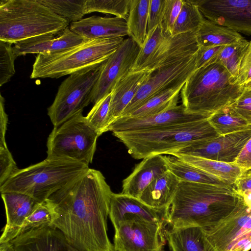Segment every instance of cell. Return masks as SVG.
Returning <instances> with one entry per match:
<instances>
[{
	"mask_svg": "<svg viewBox=\"0 0 251 251\" xmlns=\"http://www.w3.org/2000/svg\"><path fill=\"white\" fill-rule=\"evenodd\" d=\"M232 187L236 194L246 203L251 204V170L243 172Z\"/></svg>",
	"mask_w": 251,
	"mask_h": 251,
	"instance_id": "43",
	"label": "cell"
},
{
	"mask_svg": "<svg viewBox=\"0 0 251 251\" xmlns=\"http://www.w3.org/2000/svg\"><path fill=\"white\" fill-rule=\"evenodd\" d=\"M166 0H151L148 24V32L153 29L162 22Z\"/></svg>",
	"mask_w": 251,
	"mask_h": 251,
	"instance_id": "44",
	"label": "cell"
},
{
	"mask_svg": "<svg viewBox=\"0 0 251 251\" xmlns=\"http://www.w3.org/2000/svg\"><path fill=\"white\" fill-rule=\"evenodd\" d=\"M234 163L243 172L251 170V138L246 143Z\"/></svg>",
	"mask_w": 251,
	"mask_h": 251,
	"instance_id": "47",
	"label": "cell"
},
{
	"mask_svg": "<svg viewBox=\"0 0 251 251\" xmlns=\"http://www.w3.org/2000/svg\"><path fill=\"white\" fill-rule=\"evenodd\" d=\"M89 169L84 163L47 157L37 164L18 169L0 186V192L25 194L41 203Z\"/></svg>",
	"mask_w": 251,
	"mask_h": 251,
	"instance_id": "5",
	"label": "cell"
},
{
	"mask_svg": "<svg viewBox=\"0 0 251 251\" xmlns=\"http://www.w3.org/2000/svg\"><path fill=\"white\" fill-rule=\"evenodd\" d=\"M5 206L6 223L0 243L9 242L19 236L27 217L40 203L31 196L16 192L1 193Z\"/></svg>",
	"mask_w": 251,
	"mask_h": 251,
	"instance_id": "18",
	"label": "cell"
},
{
	"mask_svg": "<svg viewBox=\"0 0 251 251\" xmlns=\"http://www.w3.org/2000/svg\"><path fill=\"white\" fill-rule=\"evenodd\" d=\"M111 93L94 104L85 117L88 124L99 136L108 131V114Z\"/></svg>",
	"mask_w": 251,
	"mask_h": 251,
	"instance_id": "38",
	"label": "cell"
},
{
	"mask_svg": "<svg viewBox=\"0 0 251 251\" xmlns=\"http://www.w3.org/2000/svg\"><path fill=\"white\" fill-rule=\"evenodd\" d=\"M207 20L251 35V0H191Z\"/></svg>",
	"mask_w": 251,
	"mask_h": 251,
	"instance_id": "14",
	"label": "cell"
},
{
	"mask_svg": "<svg viewBox=\"0 0 251 251\" xmlns=\"http://www.w3.org/2000/svg\"><path fill=\"white\" fill-rule=\"evenodd\" d=\"M210 115L191 113L187 111L182 104L177 105L149 117L119 118L110 125L108 131L114 133L156 130L207 119Z\"/></svg>",
	"mask_w": 251,
	"mask_h": 251,
	"instance_id": "16",
	"label": "cell"
},
{
	"mask_svg": "<svg viewBox=\"0 0 251 251\" xmlns=\"http://www.w3.org/2000/svg\"><path fill=\"white\" fill-rule=\"evenodd\" d=\"M168 170L167 156L147 157L138 164L133 172L123 180L121 193L139 199L154 180Z\"/></svg>",
	"mask_w": 251,
	"mask_h": 251,
	"instance_id": "19",
	"label": "cell"
},
{
	"mask_svg": "<svg viewBox=\"0 0 251 251\" xmlns=\"http://www.w3.org/2000/svg\"><path fill=\"white\" fill-rule=\"evenodd\" d=\"M169 170L180 180L218 186H232L222 179L176 156H167Z\"/></svg>",
	"mask_w": 251,
	"mask_h": 251,
	"instance_id": "29",
	"label": "cell"
},
{
	"mask_svg": "<svg viewBox=\"0 0 251 251\" xmlns=\"http://www.w3.org/2000/svg\"><path fill=\"white\" fill-rule=\"evenodd\" d=\"M184 85L169 89L152 97L127 117L140 118L149 117L177 105L179 95Z\"/></svg>",
	"mask_w": 251,
	"mask_h": 251,
	"instance_id": "31",
	"label": "cell"
},
{
	"mask_svg": "<svg viewBox=\"0 0 251 251\" xmlns=\"http://www.w3.org/2000/svg\"><path fill=\"white\" fill-rule=\"evenodd\" d=\"M166 238L172 251H219L200 226L171 228Z\"/></svg>",
	"mask_w": 251,
	"mask_h": 251,
	"instance_id": "25",
	"label": "cell"
},
{
	"mask_svg": "<svg viewBox=\"0 0 251 251\" xmlns=\"http://www.w3.org/2000/svg\"><path fill=\"white\" fill-rule=\"evenodd\" d=\"M72 31L86 40L113 39L128 36L126 20L92 16L70 24Z\"/></svg>",
	"mask_w": 251,
	"mask_h": 251,
	"instance_id": "21",
	"label": "cell"
},
{
	"mask_svg": "<svg viewBox=\"0 0 251 251\" xmlns=\"http://www.w3.org/2000/svg\"><path fill=\"white\" fill-rule=\"evenodd\" d=\"M83 111L54 126L47 141V157L92 162L98 134L88 124Z\"/></svg>",
	"mask_w": 251,
	"mask_h": 251,
	"instance_id": "8",
	"label": "cell"
},
{
	"mask_svg": "<svg viewBox=\"0 0 251 251\" xmlns=\"http://www.w3.org/2000/svg\"><path fill=\"white\" fill-rule=\"evenodd\" d=\"M223 47H199L196 53V70L213 63L215 57Z\"/></svg>",
	"mask_w": 251,
	"mask_h": 251,
	"instance_id": "46",
	"label": "cell"
},
{
	"mask_svg": "<svg viewBox=\"0 0 251 251\" xmlns=\"http://www.w3.org/2000/svg\"><path fill=\"white\" fill-rule=\"evenodd\" d=\"M204 17L191 0H183V4L173 26L172 36L189 32H197Z\"/></svg>",
	"mask_w": 251,
	"mask_h": 251,
	"instance_id": "34",
	"label": "cell"
},
{
	"mask_svg": "<svg viewBox=\"0 0 251 251\" xmlns=\"http://www.w3.org/2000/svg\"><path fill=\"white\" fill-rule=\"evenodd\" d=\"M136 159L163 154L171 155L195 142L219 135L208 119L164 128L134 132H114Z\"/></svg>",
	"mask_w": 251,
	"mask_h": 251,
	"instance_id": "4",
	"label": "cell"
},
{
	"mask_svg": "<svg viewBox=\"0 0 251 251\" xmlns=\"http://www.w3.org/2000/svg\"><path fill=\"white\" fill-rule=\"evenodd\" d=\"M249 44V41L244 39L240 43L224 46L213 63L223 66L236 80Z\"/></svg>",
	"mask_w": 251,
	"mask_h": 251,
	"instance_id": "33",
	"label": "cell"
},
{
	"mask_svg": "<svg viewBox=\"0 0 251 251\" xmlns=\"http://www.w3.org/2000/svg\"><path fill=\"white\" fill-rule=\"evenodd\" d=\"M244 87H248L251 88V82L248 83L246 85H245Z\"/></svg>",
	"mask_w": 251,
	"mask_h": 251,
	"instance_id": "50",
	"label": "cell"
},
{
	"mask_svg": "<svg viewBox=\"0 0 251 251\" xmlns=\"http://www.w3.org/2000/svg\"><path fill=\"white\" fill-rule=\"evenodd\" d=\"M239 200L232 186L180 180L165 222L171 228L197 226L206 229L228 217Z\"/></svg>",
	"mask_w": 251,
	"mask_h": 251,
	"instance_id": "2",
	"label": "cell"
},
{
	"mask_svg": "<svg viewBox=\"0 0 251 251\" xmlns=\"http://www.w3.org/2000/svg\"><path fill=\"white\" fill-rule=\"evenodd\" d=\"M164 227L137 216H126L114 227V251H161Z\"/></svg>",
	"mask_w": 251,
	"mask_h": 251,
	"instance_id": "12",
	"label": "cell"
},
{
	"mask_svg": "<svg viewBox=\"0 0 251 251\" xmlns=\"http://www.w3.org/2000/svg\"><path fill=\"white\" fill-rule=\"evenodd\" d=\"M130 37L124 39L117 50L104 62L90 95L94 105L110 94L116 84L130 72L140 50Z\"/></svg>",
	"mask_w": 251,
	"mask_h": 251,
	"instance_id": "13",
	"label": "cell"
},
{
	"mask_svg": "<svg viewBox=\"0 0 251 251\" xmlns=\"http://www.w3.org/2000/svg\"><path fill=\"white\" fill-rule=\"evenodd\" d=\"M171 37L170 34L163 30L160 25L148 32L130 72L146 70L166 47Z\"/></svg>",
	"mask_w": 251,
	"mask_h": 251,
	"instance_id": "28",
	"label": "cell"
},
{
	"mask_svg": "<svg viewBox=\"0 0 251 251\" xmlns=\"http://www.w3.org/2000/svg\"><path fill=\"white\" fill-rule=\"evenodd\" d=\"M163 251V250H162V251Z\"/></svg>",
	"mask_w": 251,
	"mask_h": 251,
	"instance_id": "51",
	"label": "cell"
},
{
	"mask_svg": "<svg viewBox=\"0 0 251 251\" xmlns=\"http://www.w3.org/2000/svg\"><path fill=\"white\" fill-rule=\"evenodd\" d=\"M196 70V53L176 56L161 60L151 71L147 80L124 110L120 118L128 116L159 93L184 84Z\"/></svg>",
	"mask_w": 251,
	"mask_h": 251,
	"instance_id": "10",
	"label": "cell"
},
{
	"mask_svg": "<svg viewBox=\"0 0 251 251\" xmlns=\"http://www.w3.org/2000/svg\"><path fill=\"white\" fill-rule=\"evenodd\" d=\"M124 40L123 37L88 40L60 51L37 54L30 78H57L103 62Z\"/></svg>",
	"mask_w": 251,
	"mask_h": 251,
	"instance_id": "7",
	"label": "cell"
},
{
	"mask_svg": "<svg viewBox=\"0 0 251 251\" xmlns=\"http://www.w3.org/2000/svg\"><path fill=\"white\" fill-rule=\"evenodd\" d=\"M103 63L74 73L61 83L53 102L48 108V115L54 126L83 111L91 102L90 95Z\"/></svg>",
	"mask_w": 251,
	"mask_h": 251,
	"instance_id": "9",
	"label": "cell"
},
{
	"mask_svg": "<svg viewBox=\"0 0 251 251\" xmlns=\"http://www.w3.org/2000/svg\"><path fill=\"white\" fill-rule=\"evenodd\" d=\"M38 0L55 14L71 23L82 20L85 15L84 8L86 0Z\"/></svg>",
	"mask_w": 251,
	"mask_h": 251,
	"instance_id": "35",
	"label": "cell"
},
{
	"mask_svg": "<svg viewBox=\"0 0 251 251\" xmlns=\"http://www.w3.org/2000/svg\"><path fill=\"white\" fill-rule=\"evenodd\" d=\"M180 181L168 170L154 180L142 192L139 199L149 206L166 214Z\"/></svg>",
	"mask_w": 251,
	"mask_h": 251,
	"instance_id": "24",
	"label": "cell"
},
{
	"mask_svg": "<svg viewBox=\"0 0 251 251\" xmlns=\"http://www.w3.org/2000/svg\"><path fill=\"white\" fill-rule=\"evenodd\" d=\"M18 169L7 146H0V186Z\"/></svg>",
	"mask_w": 251,
	"mask_h": 251,
	"instance_id": "41",
	"label": "cell"
},
{
	"mask_svg": "<svg viewBox=\"0 0 251 251\" xmlns=\"http://www.w3.org/2000/svg\"><path fill=\"white\" fill-rule=\"evenodd\" d=\"M0 251H15L13 243L11 241L0 243Z\"/></svg>",
	"mask_w": 251,
	"mask_h": 251,
	"instance_id": "49",
	"label": "cell"
},
{
	"mask_svg": "<svg viewBox=\"0 0 251 251\" xmlns=\"http://www.w3.org/2000/svg\"><path fill=\"white\" fill-rule=\"evenodd\" d=\"M171 155L218 177L232 186L243 172L235 163L222 162L177 153Z\"/></svg>",
	"mask_w": 251,
	"mask_h": 251,
	"instance_id": "27",
	"label": "cell"
},
{
	"mask_svg": "<svg viewBox=\"0 0 251 251\" xmlns=\"http://www.w3.org/2000/svg\"><path fill=\"white\" fill-rule=\"evenodd\" d=\"M183 4V0H166L164 16L160 25L165 32L172 35L174 25Z\"/></svg>",
	"mask_w": 251,
	"mask_h": 251,
	"instance_id": "40",
	"label": "cell"
},
{
	"mask_svg": "<svg viewBox=\"0 0 251 251\" xmlns=\"http://www.w3.org/2000/svg\"><path fill=\"white\" fill-rule=\"evenodd\" d=\"M15 251H79L63 234L51 226L31 230L11 241Z\"/></svg>",
	"mask_w": 251,
	"mask_h": 251,
	"instance_id": "20",
	"label": "cell"
},
{
	"mask_svg": "<svg viewBox=\"0 0 251 251\" xmlns=\"http://www.w3.org/2000/svg\"><path fill=\"white\" fill-rule=\"evenodd\" d=\"M8 123V116L4 109V99L0 94V145L6 146L5 133Z\"/></svg>",
	"mask_w": 251,
	"mask_h": 251,
	"instance_id": "48",
	"label": "cell"
},
{
	"mask_svg": "<svg viewBox=\"0 0 251 251\" xmlns=\"http://www.w3.org/2000/svg\"><path fill=\"white\" fill-rule=\"evenodd\" d=\"M208 121L219 135L251 129L247 121L230 105L211 114L208 117Z\"/></svg>",
	"mask_w": 251,
	"mask_h": 251,
	"instance_id": "32",
	"label": "cell"
},
{
	"mask_svg": "<svg viewBox=\"0 0 251 251\" xmlns=\"http://www.w3.org/2000/svg\"><path fill=\"white\" fill-rule=\"evenodd\" d=\"M235 82L244 87L251 82V40L243 58Z\"/></svg>",
	"mask_w": 251,
	"mask_h": 251,
	"instance_id": "45",
	"label": "cell"
},
{
	"mask_svg": "<svg viewBox=\"0 0 251 251\" xmlns=\"http://www.w3.org/2000/svg\"><path fill=\"white\" fill-rule=\"evenodd\" d=\"M203 230L219 251H249L251 249V204L245 203L240 198L228 217Z\"/></svg>",
	"mask_w": 251,
	"mask_h": 251,
	"instance_id": "11",
	"label": "cell"
},
{
	"mask_svg": "<svg viewBox=\"0 0 251 251\" xmlns=\"http://www.w3.org/2000/svg\"><path fill=\"white\" fill-rule=\"evenodd\" d=\"M113 192L102 174L89 168L48 199L59 230L79 251H114L107 234V218Z\"/></svg>",
	"mask_w": 251,
	"mask_h": 251,
	"instance_id": "1",
	"label": "cell"
},
{
	"mask_svg": "<svg viewBox=\"0 0 251 251\" xmlns=\"http://www.w3.org/2000/svg\"><path fill=\"white\" fill-rule=\"evenodd\" d=\"M56 217L51 203L47 199L40 203L27 217L19 235L31 230L51 226Z\"/></svg>",
	"mask_w": 251,
	"mask_h": 251,
	"instance_id": "36",
	"label": "cell"
},
{
	"mask_svg": "<svg viewBox=\"0 0 251 251\" xmlns=\"http://www.w3.org/2000/svg\"><path fill=\"white\" fill-rule=\"evenodd\" d=\"M244 87L222 65L213 63L197 69L180 91L182 105L191 113L210 115L232 104Z\"/></svg>",
	"mask_w": 251,
	"mask_h": 251,
	"instance_id": "3",
	"label": "cell"
},
{
	"mask_svg": "<svg viewBox=\"0 0 251 251\" xmlns=\"http://www.w3.org/2000/svg\"><path fill=\"white\" fill-rule=\"evenodd\" d=\"M151 0H131L126 20L128 37L141 48L148 34L149 10Z\"/></svg>",
	"mask_w": 251,
	"mask_h": 251,
	"instance_id": "30",
	"label": "cell"
},
{
	"mask_svg": "<svg viewBox=\"0 0 251 251\" xmlns=\"http://www.w3.org/2000/svg\"><path fill=\"white\" fill-rule=\"evenodd\" d=\"M150 73L151 71L147 70L130 72L116 84L111 92L108 114L109 126L121 117Z\"/></svg>",
	"mask_w": 251,
	"mask_h": 251,
	"instance_id": "23",
	"label": "cell"
},
{
	"mask_svg": "<svg viewBox=\"0 0 251 251\" xmlns=\"http://www.w3.org/2000/svg\"><path fill=\"white\" fill-rule=\"evenodd\" d=\"M13 44L0 40V86L8 82L15 73Z\"/></svg>",
	"mask_w": 251,
	"mask_h": 251,
	"instance_id": "39",
	"label": "cell"
},
{
	"mask_svg": "<svg viewBox=\"0 0 251 251\" xmlns=\"http://www.w3.org/2000/svg\"><path fill=\"white\" fill-rule=\"evenodd\" d=\"M251 138V129L198 141L174 153L234 163Z\"/></svg>",
	"mask_w": 251,
	"mask_h": 251,
	"instance_id": "15",
	"label": "cell"
},
{
	"mask_svg": "<svg viewBox=\"0 0 251 251\" xmlns=\"http://www.w3.org/2000/svg\"><path fill=\"white\" fill-rule=\"evenodd\" d=\"M230 105L247 121L251 127V88L244 87L241 95Z\"/></svg>",
	"mask_w": 251,
	"mask_h": 251,
	"instance_id": "42",
	"label": "cell"
},
{
	"mask_svg": "<svg viewBox=\"0 0 251 251\" xmlns=\"http://www.w3.org/2000/svg\"><path fill=\"white\" fill-rule=\"evenodd\" d=\"M69 23L38 0L0 1V40L14 44L32 37L60 32Z\"/></svg>",
	"mask_w": 251,
	"mask_h": 251,
	"instance_id": "6",
	"label": "cell"
},
{
	"mask_svg": "<svg viewBox=\"0 0 251 251\" xmlns=\"http://www.w3.org/2000/svg\"><path fill=\"white\" fill-rule=\"evenodd\" d=\"M87 40L72 31L68 26L59 32L19 41L14 44L13 50L16 58L28 53L50 54L79 45Z\"/></svg>",
	"mask_w": 251,
	"mask_h": 251,
	"instance_id": "17",
	"label": "cell"
},
{
	"mask_svg": "<svg viewBox=\"0 0 251 251\" xmlns=\"http://www.w3.org/2000/svg\"><path fill=\"white\" fill-rule=\"evenodd\" d=\"M131 0H86L85 14L100 12L127 20Z\"/></svg>",
	"mask_w": 251,
	"mask_h": 251,
	"instance_id": "37",
	"label": "cell"
},
{
	"mask_svg": "<svg viewBox=\"0 0 251 251\" xmlns=\"http://www.w3.org/2000/svg\"><path fill=\"white\" fill-rule=\"evenodd\" d=\"M165 214L149 206L139 199L121 193H113L110 199L109 217L114 227L128 216H137L147 221L165 225Z\"/></svg>",
	"mask_w": 251,
	"mask_h": 251,
	"instance_id": "22",
	"label": "cell"
},
{
	"mask_svg": "<svg viewBox=\"0 0 251 251\" xmlns=\"http://www.w3.org/2000/svg\"><path fill=\"white\" fill-rule=\"evenodd\" d=\"M244 39L240 33L205 19L196 32L199 47L225 46L240 43Z\"/></svg>",
	"mask_w": 251,
	"mask_h": 251,
	"instance_id": "26",
	"label": "cell"
}]
</instances>
